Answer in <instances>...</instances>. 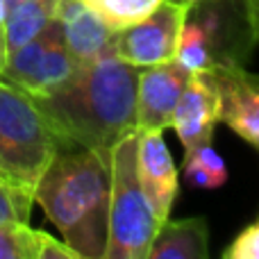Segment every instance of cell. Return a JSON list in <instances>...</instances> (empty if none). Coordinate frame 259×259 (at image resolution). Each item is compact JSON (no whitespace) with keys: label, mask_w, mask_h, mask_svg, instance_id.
<instances>
[{"label":"cell","mask_w":259,"mask_h":259,"mask_svg":"<svg viewBox=\"0 0 259 259\" xmlns=\"http://www.w3.org/2000/svg\"><path fill=\"white\" fill-rule=\"evenodd\" d=\"M184 173L191 180L193 187L200 189H216L228 182V168L221 155L214 150V143H200L196 150L184 155Z\"/></svg>","instance_id":"9a60e30c"},{"label":"cell","mask_w":259,"mask_h":259,"mask_svg":"<svg viewBox=\"0 0 259 259\" xmlns=\"http://www.w3.org/2000/svg\"><path fill=\"white\" fill-rule=\"evenodd\" d=\"M41 237L27 223H0V259H39Z\"/></svg>","instance_id":"e0dca14e"},{"label":"cell","mask_w":259,"mask_h":259,"mask_svg":"<svg viewBox=\"0 0 259 259\" xmlns=\"http://www.w3.org/2000/svg\"><path fill=\"white\" fill-rule=\"evenodd\" d=\"M187 18V7L173 0H161L155 12L132 25L116 30L112 36V53L137 68L175 59L178 36Z\"/></svg>","instance_id":"8992f818"},{"label":"cell","mask_w":259,"mask_h":259,"mask_svg":"<svg viewBox=\"0 0 259 259\" xmlns=\"http://www.w3.org/2000/svg\"><path fill=\"white\" fill-rule=\"evenodd\" d=\"M259 257V223H250L223 252V259H257Z\"/></svg>","instance_id":"d6986e66"},{"label":"cell","mask_w":259,"mask_h":259,"mask_svg":"<svg viewBox=\"0 0 259 259\" xmlns=\"http://www.w3.org/2000/svg\"><path fill=\"white\" fill-rule=\"evenodd\" d=\"M59 0H14L3 23L5 50L21 48L55 18Z\"/></svg>","instance_id":"4fadbf2b"},{"label":"cell","mask_w":259,"mask_h":259,"mask_svg":"<svg viewBox=\"0 0 259 259\" xmlns=\"http://www.w3.org/2000/svg\"><path fill=\"white\" fill-rule=\"evenodd\" d=\"M137 166L143 193L159 223L170 216L178 193V168L161 130H143L137 143Z\"/></svg>","instance_id":"30bf717a"},{"label":"cell","mask_w":259,"mask_h":259,"mask_svg":"<svg viewBox=\"0 0 259 259\" xmlns=\"http://www.w3.org/2000/svg\"><path fill=\"white\" fill-rule=\"evenodd\" d=\"M57 150V139L34 98L0 77V175L34 191Z\"/></svg>","instance_id":"277c9868"},{"label":"cell","mask_w":259,"mask_h":259,"mask_svg":"<svg viewBox=\"0 0 259 259\" xmlns=\"http://www.w3.org/2000/svg\"><path fill=\"white\" fill-rule=\"evenodd\" d=\"M34 191L0 175V223H30Z\"/></svg>","instance_id":"ac0fdd59"},{"label":"cell","mask_w":259,"mask_h":259,"mask_svg":"<svg viewBox=\"0 0 259 259\" xmlns=\"http://www.w3.org/2000/svg\"><path fill=\"white\" fill-rule=\"evenodd\" d=\"M139 132L125 134L112 148V189H109L107 248L105 259H148L159 230V221L143 193L137 166Z\"/></svg>","instance_id":"3957f363"},{"label":"cell","mask_w":259,"mask_h":259,"mask_svg":"<svg viewBox=\"0 0 259 259\" xmlns=\"http://www.w3.org/2000/svg\"><path fill=\"white\" fill-rule=\"evenodd\" d=\"M173 3H178V5H184V7L189 9V7H191V5H193V3H196V0H173Z\"/></svg>","instance_id":"44dd1931"},{"label":"cell","mask_w":259,"mask_h":259,"mask_svg":"<svg viewBox=\"0 0 259 259\" xmlns=\"http://www.w3.org/2000/svg\"><path fill=\"white\" fill-rule=\"evenodd\" d=\"M73 71L75 62L66 48L62 25L53 18L27 44L7 53L0 77L21 87L30 96H44L66 82Z\"/></svg>","instance_id":"5b68a950"},{"label":"cell","mask_w":259,"mask_h":259,"mask_svg":"<svg viewBox=\"0 0 259 259\" xmlns=\"http://www.w3.org/2000/svg\"><path fill=\"white\" fill-rule=\"evenodd\" d=\"M209 230L205 219H182L159 225L148 250V259H207Z\"/></svg>","instance_id":"7c38bea8"},{"label":"cell","mask_w":259,"mask_h":259,"mask_svg":"<svg viewBox=\"0 0 259 259\" xmlns=\"http://www.w3.org/2000/svg\"><path fill=\"white\" fill-rule=\"evenodd\" d=\"M5 57H7V50H5V34H3V27H0V68L5 64Z\"/></svg>","instance_id":"ffe728a7"},{"label":"cell","mask_w":259,"mask_h":259,"mask_svg":"<svg viewBox=\"0 0 259 259\" xmlns=\"http://www.w3.org/2000/svg\"><path fill=\"white\" fill-rule=\"evenodd\" d=\"M139 68L114 53L75 66L66 82L32 96L53 130L57 146L112 152L114 143L134 132Z\"/></svg>","instance_id":"6da1fadb"},{"label":"cell","mask_w":259,"mask_h":259,"mask_svg":"<svg viewBox=\"0 0 259 259\" xmlns=\"http://www.w3.org/2000/svg\"><path fill=\"white\" fill-rule=\"evenodd\" d=\"M219 123V94L209 71L191 73L178 105H175L170 127L178 132L184 146V155L196 150L200 143L214 139Z\"/></svg>","instance_id":"9c48e42d"},{"label":"cell","mask_w":259,"mask_h":259,"mask_svg":"<svg viewBox=\"0 0 259 259\" xmlns=\"http://www.w3.org/2000/svg\"><path fill=\"white\" fill-rule=\"evenodd\" d=\"M112 152L57 146L34 184V202L80 259H105Z\"/></svg>","instance_id":"7a4b0ae2"},{"label":"cell","mask_w":259,"mask_h":259,"mask_svg":"<svg viewBox=\"0 0 259 259\" xmlns=\"http://www.w3.org/2000/svg\"><path fill=\"white\" fill-rule=\"evenodd\" d=\"M189 77H191V71L184 68L178 59L139 68L137 98H134L137 132L170 127L175 105H178Z\"/></svg>","instance_id":"52a82bcc"},{"label":"cell","mask_w":259,"mask_h":259,"mask_svg":"<svg viewBox=\"0 0 259 259\" xmlns=\"http://www.w3.org/2000/svg\"><path fill=\"white\" fill-rule=\"evenodd\" d=\"M175 59L189 68L191 73L209 71L214 66V57H211V46L207 39V32L202 25L193 18H184L182 27H180L178 36V50H175Z\"/></svg>","instance_id":"5bb4252c"},{"label":"cell","mask_w":259,"mask_h":259,"mask_svg":"<svg viewBox=\"0 0 259 259\" xmlns=\"http://www.w3.org/2000/svg\"><path fill=\"white\" fill-rule=\"evenodd\" d=\"M219 94V121L237 132L252 148L259 146V84L239 64H216L209 68Z\"/></svg>","instance_id":"ba28073f"},{"label":"cell","mask_w":259,"mask_h":259,"mask_svg":"<svg viewBox=\"0 0 259 259\" xmlns=\"http://www.w3.org/2000/svg\"><path fill=\"white\" fill-rule=\"evenodd\" d=\"M55 21L62 25L64 41L75 66L112 53L114 30H109L87 0H59Z\"/></svg>","instance_id":"8fae6325"},{"label":"cell","mask_w":259,"mask_h":259,"mask_svg":"<svg viewBox=\"0 0 259 259\" xmlns=\"http://www.w3.org/2000/svg\"><path fill=\"white\" fill-rule=\"evenodd\" d=\"M98 12V16L109 25V30H123L132 23L155 12L161 0H87Z\"/></svg>","instance_id":"2e32d148"}]
</instances>
